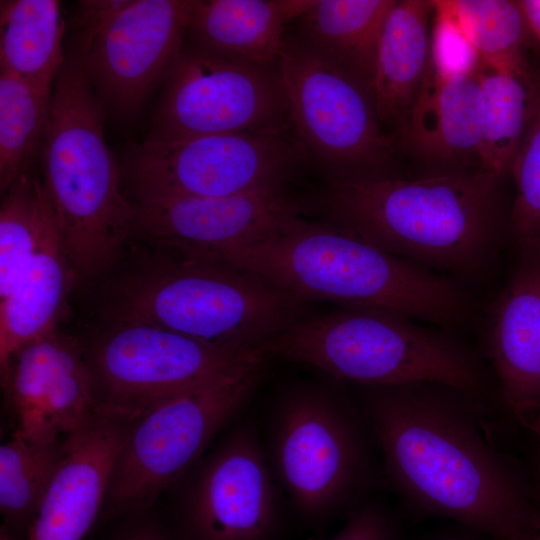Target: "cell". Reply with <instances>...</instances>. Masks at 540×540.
Here are the masks:
<instances>
[{
    "label": "cell",
    "mask_w": 540,
    "mask_h": 540,
    "mask_svg": "<svg viewBox=\"0 0 540 540\" xmlns=\"http://www.w3.org/2000/svg\"><path fill=\"white\" fill-rule=\"evenodd\" d=\"M359 406L383 477L415 517H439L493 540H540V498L490 436L488 400L432 383L364 386Z\"/></svg>",
    "instance_id": "6da1fadb"
},
{
    "label": "cell",
    "mask_w": 540,
    "mask_h": 540,
    "mask_svg": "<svg viewBox=\"0 0 540 540\" xmlns=\"http://www.w3.org/2000/svg\"><path fill=\"white\" fill-rule=\"evenodd\" d=\"M504 178L483 170L331 182L318 206L326 221L431 271L487 268L508 236Z\"/></svg>",
    "instance_id": "7a4b0ae2"
},
{
    "label": "cell",
    "mask_w": 540,
    "mask_h": 540,
    "mask_svg": "<svg viewBox=\"0 0 540 540\" xmlns=\"http://www.w3.org/2000/svg\"><path fill=\"white\" fill-rule=\"evenodd\" d=\"M303 300L394 311L440 325L467 312L468 298L451 278L395 256L335 224L299 218L219 259Z\"/></svg>",
    "instance_id": "3957f363"
},
{
    "label": "cell",
    "mask_w": 540,
    "mask_h": 540,
    "mask_svg": "<svg viewBox=\"0 0 540 540\" xmlns=\"http://www.w3.org/2000/svg\"><path fill=\"white\" fill-rule=\"evenodd\" d=\"M106 112L78 54L69 49L51 93L40 167L76 283L92 281L116 263L135 234V204L104 136Z\"/></svg>",
    "instance_id": "277c9868"
},
{
    "label": "cell",
    "mask_w": 540,
    "mask_h": 540,
    "mask_svg": "<svg viewBox=\"0 0 540 540\" xmlns=\"http://www.w3.org/2000/svg\"><path fill=\"white\" fill-rule=\"evenodd\" d=\"M160 253L114 282L106 323H144L219 347L261 351L301 317L305 301L255 273Z\"/></svg>",
    "instance_id": "5b68a950"
},
{
    "label": "cell",
    "mask_w": 540,
    "mask_h": 540,
    "mask_svg": "<svg viewBox=\"0 0 540 540\" xmlns=\"http://www.w3.org/2000/svg\"><path fill=\"white\" fill-rule=\"evenodd\" d=\"M261 351L367 387L432 383L489 401L487 374L472 351L386 309L345 306L300 317Z\"/></svg>",
    "instance_id": "8992f818"
},
{
    "label": "cell",
    "mask_w": 540,
    "mask_h": 540,
    "mask_svg": "<svg viewBox=\"0 0 540 540\" xmlns=\"http://www.w3.org/2000/svg\"><path fill=\"white\" fill-rule=\"evenodd\" d=\"M274 413L273 465L305 520L323 521L367 500L378 476L376 442L359 404L303 383L282 393Z\"/></svg>",
    "instance_id": "52a82bcc"
},
{
    "label": "cell",
    "mask_w": 540,
    "mask_h": 540,
    "mask_svg": "<svg viewBox=\"0 0 540 540\" xmlns=\"http://www.w3.org/2000/svg\"><path fill=\"white\" fill-rule=\"evenodd\" d=\"M277 66L306 161L331 182L401 176L395 143L383 130L367 87L295 33H286Z\"/></svg>",
    "instance_id": "ba28073f"
},
{
    "label": "cell",
    "mask_w": 540,
    "mask_h": 540,
    "mask_svg": "<svg viewBox=\"0 0 540 540\" xmlns=\"http://www.w3.org/2000/svg\"><path fill=\"white\" fill-rule=\"evenodd\" d=\"M264 358L171 397L135 420L115 461L104 511L144 513L247 402Z\"/></svg>",
    "instance_id": "9c48e42d"
},
{
    "label": "cell",
    "mask_w": 540,
    "mask_h": 540,
    "mask_svg": "<svg viewBox=\"0 0 540 540\" xmlns=\"http://www.w3.org/2000/svg\"><path fill=\"white\" fill-rule=\"evenodd\" d=\"M293 131L278 66L184 42L161 88L146 140Z\"/></svg>",
    "instance_id": "30bf717a"
},
{
    "label": "cell",
    "mask_w": 540,
    "mask_h": 540,
    "mask_svg": "<svg viewBox=\"0 0 540 540\" xmlns=\"http://www.w3.org/2000/svg\"><path fill=\"white\" fill-rule=\"evenodd\" d=\"M99 411L134 422L159 403L265 355L136 322L106 323L85 344Z\"/></svg>",
    "instance_id": "8fae6325"
},
{
    "label": "cell",
    "mask_w": 540,
    "mask_h": 540,
    "mask_svg": "<svg viewBox=\"0 0 540 540\" xmlns=\"http://www.w3.org/2000/svg\"><path fill=\"white\" fill-rule=\"evenodd\" d=\"M304 156L294 131L144 140L125 173L135 202L225 197L284 187Z\"/></svg>",
    "instance_id": "7c38bea8"
},
{
    "label": "cell",
    "mask_w": 540,
    "mask_h": 540,
    "mask_svg": "<svg viewBox=\"0 0 540 540\" xmlns=\"http://www.w3.org/2000/svg\"><path fill=\"white\" fill-rule=\"evenodd\" d=\"M194 0H125L74 50L105 112L131 120L160 90L185 42Z\"/></svg>",
    "instance_id": "4fadbf2b"
},
{
    "label": "cell",
    "mask_w": 540,
    "mask_h": 540,
    "mask_svg": "<svg viewBox=\"0 0 540 540\" xmlns=\"http://www.w3.org/2000/svg\"><path fill=\"white\" fill-rule=\"evenodd\" d=\"M135 204V233L162 252L219 260L301 218L304 203L284 187L225 197H177Z\"/></svg>",
    "instance_id": "5bb4252c"
},
{
    "label": "cell",
    "mask_w": 540,
    "mask_h": 540,
    "mask_svg": "<svg viewBox=\"0 0 540 540\" xmlns=\"http://www.w3.org/2000/svg\"><path fill=\"white\" fill-rule=\"evenodd\" d=\"M15 419L13 434L28 441H55L99 412L85 343L58 327L20 347L1 372Z\"/></svg>",
    "instance_id": "9a60e30c"
},
{
    "label": "cell",
    "mask_w": 540,
    "mask_h": 540,
    "mask_svg": "<svg viewBox=\"0 0 540 540\" xmlns=\"http://www.w3.org/2000/svg\"><path fill=\"white\" fill-rule=\"evenodd\" d=\"M275 487L253 427H238L194 479L178 540H272L278 524Z\"/></svg>",
    "instance_id": "2e32d148"
},
{
    "label": "cell",
    "mask_w": 540,
    "mask_h": 540,
    "mask_svg": "<svg viewBox=\"0 0 540 540\" xmlns=\"http://www.w3.org/2000/svg\"><path fill=\"white\" fill-rule=\"evenodd\" d=\"M433 59V58H432ZM417 176L481 170L482 96L478 66L430 72L404 127L393 137Z\"/></svg>",
    "instance_id": "e0dca14e"
},
{
    "label": "cell",
    "mask_w": 540,
    "mask_h": 540,
    "mask_svg": "<svg viewBox=\"0 0 540 540\" xmlns=\"http://www.w3.org/2000/svg\"><path fill=\"white\" fill-rule=\"evenodd\" d=\"M133 422L98 412L64 437L63 457L26 540H82L104 508L113 467Z\"/></svg>",
    "instance_id": "ac0fdd59"
},
{
    "label": "cell",
    "mask_w": 540,
    "mask_h": 540,
    "mask_svg": "<svg viewBox=\"0 0 540 540\" xmlns=\"http://www.w3.org/2000/svg\"><path fill=\"white\" fill-rule=\"evenodd\" d=\"M488 352L512 415L540 408V254H520L493 310Z\"/></svg>",
    "instance_id": "d6986e66"
},
{
    "label": "cell",
    "mask_w": 540,
    "mask_h": 540,
    "mask_svg": "<svg viewBox=\"0 0 540 540\" xmlns=\"http://www.w3.org/2000/svg\"><path fill=\"white\" fill-rule=\"evenodd\" d=\"M434 0H396L379 37L371 95L383 130L404 127L432 66Z\"/></svg>",
    "instance_id": "ffe728a7"
},
{
    "label": "cell",
    "mask_w": 540,
    "mask_h": 540,
    "mask_svg": "<svg viewBox=\"0 0 540 540\" xmlns=\"http://www.w3.org/2000/svg\"><path fill=\"white\" fill-rule=\"evenodd\" d=\"M316 0H194L185 42L220 56L275 67L286 27Z\"/></svg>",
    "instance_id": "44dd1931"
},
{
    "label": "cell",
    "mask_w": 540,
    "mask_h": 540,
    "mask_svg": "<svg viewBox=\"0 0 540 540\" xmlns=\"http://www.w3.org/2000/svg\"><path fill=\"white\" fill-rule=\"evenodd\" d=\"M74 274L56 214L31 262L0 300V371L23 345L58 327Z\"/></svg>",
    "instance_id": "7402d4cb"
},
{
    "label": "cell",
    "mask_w": 540,
    "mask_h": 540,
    "mask_svg": "<svg viewBox=\"0 0 540 540\" xmlns=\"http://www.w3.org/2000/svg\"><path fill=\"white\" fill-rule=\"evenodd\" d=\"M396 0H316L295 35L371 92L385 18Z\"/></svg>",
    "instance_id": "603a6c76"
},
{
    "label": "cell",
    "mask_w": 540,
    "mask_h": 540,
    "mask_svg": "<svg viewBox=\"0 0 540 540\" xmlns=\"http://www.w3.org/2000/svg\"><path fill=\"white\" fill-rule=\"evenodd\" d=\"M66 28L57 0H2L0 71L51 93L66 61Z\"/></svg>",
    "instance_id": "cb8c5ba5"
},
{
    "label": "cell",
    "mask_w": 540,
    "mask_h": 540,
    "mask_svg": "<svg viewBox=\"0 0 540 540\" xmlns=\"http://www.w3.org/2000/svg\"><path fill=\"white\" fill-rule=\"evenodd\" d=\"M482 96L481 170L506 178L525 135L532 70L522 73L479 61Z\"/></svg>",
    "instance_id": "d4e9b609"
},
{
    "label": "cell",
    "mask_w": 540,
    "mask_h": 540,
    "mask_svg": "<svg viewBox=\"0 0 540 540\" xmlns=\"http://www.w3.org/2000/svg\"><path fill=\"white\" fill-rule=\"evenodd\" d=\"M51 93L0 71L1 196L18 178L35 170V165L40 162L49 123Z\"/></svg>",
    "instance_id": "484cf974"
},
{
    "label": "cell",
    "mask_w": 540,
    "mask_h": 540,
    "mask_svg": "<svg viewBox=\"0 0 540 540\" xmlns=\"http://www.w3.org/2000/svg\"><path fill=\"white\" fill-rule=\"evenodd\" d=\"M63 440L28 441L15 434L0 447V511L4 527L28 534L63 457Z\"/></svg>",
    "instance_id": "4316f807"
},
{
    "label": "cell",
    "mask_w": 540,
    "mask_h": 540,
    "mask_svg": "<svg viewBox=\"0 0 540 540\" xmlns=\"http://www.w3.org/2000/svg\"><path fill=\"white\" fill-rule=\"evenodd\" d=\"M456 24L479 61L528 73L531 33L517 0H434Z\"/></svg>",
    "instance_id": "83f0119b"
},
{
    "label": "cell",
    "mask_w": 540,
    "mask_h": 540,
    "mask_svg": "<svg viewBox=\"0 0 540 540\" xmlns=\"http://www.w3.org/2000/svg\"><path fill=\"white\" fill-rule=\"evenodd\" d=\"M55 211L35 170L22 175L2 195L0 207V300L31 262Z\"/></svg>",
    "instance_id": "f1b7e54d"
},
{
    "label": "cell",
    "mask_w": 540,
    "mask_h": 540,
    "mask_svg": "<svg viewBox=\"0 0 540 540\" xmlns=\"http://www.w3.org/2000/svg\"><path fill=\"white\" fill-rule=\"evenodd\" d=\"M515 198L508 216V237L520 254H540V75L530 78V110L523 142L511 175Z\"/></svg>",
    "instance_id": "f546056e"
},
{
    "label": "cell",
    "mask_w": 540,
    "mask_h": 540,
    "mask_svg": "<svg viewBox=\"0 0 540 540\" xmlns=\"http://www.w3.org/2000/svg\"><path fill=\"white\" fill-rule=\"evenodd\" d=\"M401 533L392 513L381 503L365 500L349 512V516L333 537L327 540H401Z\"/></svg>",
    "instance_id": "4dcf8cb0"
},
{
    "label": "cell",
    "mask_w": 540,
    "mask_h": 540,
    "mask_svg": "<svg viewBox=\"0 0 540 540\" xmlns=\"http://www.w3.org/2000/svg\"><path fill=\"white\" fill-rule=\"evenodd\" d=\"M130 517L131 521L117 531L113 540H178L164 525L143 513Z\"/></svg>",
    "instance_id": "1f68e13d"
},
{
    "label": "cell",
    "mask_w": 540,
    "mask_h": 540,
    "mask_svg": "<svg viewBox=\"0 0 540 540\" xmlns=\"http://www.w3.org/2000/svg\"><path fill=\"white\" fill-rule=\"evenodd\" d=\"M421 540H493L478 532L455 524L453 527L437 530Z\"/></svg>",
    "instance_id": "d6a6232c"
},
{
    "label": "cell",
    "mask_w": 540,
    "mask_h": 540,
    "mask_svg": "<svg viewBox=\"0 0 540 540\" xmlns=\"http://www.w3.org/2000/svg\"><path fill=\"white\" fill-rule=\"evenodd\" d=\"M517 3L532 37L540 43V0H517Z\"/></svg>",
    "instance_id": "836d02e7"
},
{
    "label": "cell",
    "mask_w": 540,
    "mask_h": 540,
    "mask_svg": "<svg viewBox=\"0 0 540 540\" xmlns=\"http://www.w3.org/2000/svg\"><path fill=\"white\" fill-rule=\"evenodd\" d=\"M528 430L532 433L538 449V463L540 469V415L534 418L528 425Z\"/></svg>",
    "instance_id": "e575fe53"
},
{
    "label": "cell",
    "mask_w": 540,
    "mask_h": 540,
    "mask_svg": "<svg viewBox=\"0 0 540 540\" xmlns=\"http://www.w3.org/2000/svg\"><path fill=\"white\" fill-rule=\"evenodd\" d=\"M0 540H21L18 536L10 532L4 526L0 529Z\"/></svg>",
    "instance_id": "d590c367"
}]
</instances>
